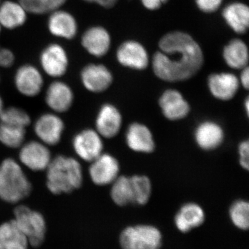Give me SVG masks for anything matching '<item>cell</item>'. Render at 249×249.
<instances>
[{"mask_svg": "<svg viewBox=\"0 0 249 249\" xmlns=\"http://www.w3.org/2000/svg\"><path fill=\"white\" fill-rule=\"evenodd\" d=\"M154 54L152 69L156 76L167 82H180L196 75L204 65L202 49L189 34L173 31L159 42Z\"/></svg>", "mask_w": 249, "mask_h": 249, "instance_id": "1", "label": "cell"}, {"mask_svg": "<svg viewBox=\"0 0 249 249\" xmlns=\"http://www.w3.org/2000/svg\"><path fill=\"white\" fill-rule=\"evenodd\" d=\"M47 172V188L54 195L70 193L78 189L83 181V169L76 159L57 156L52 158Z\"/></svg>", "mask_w": 249, "mask_h": 249, "instance_id": "2", "label": "cell"}, {"mask_svg": "<svg viewBox=\"0 0 249 249\" xmlns=\"http://www.w3.org/2000/svg\"><path fill=\"white\" fill-rule=\"evenodd\" d=\"M32 186L22 166L14 159L0 164V199L16 204L31 194Z\"/></svg>", "mask_w": 249, "mask_h": 249, "instance_id": "3", "label": "cell"}, {"mask_svg": "<svg viewBox=\"0 0 249 249\" xmlns=\"http://www.w3.org/2000/svg\"><path fill=\"white\" fill-rule=\"evenodd\" d=\"M21 231L27 237L32 247H40L45 240L46 222L42 214L27 206H18L15 209L13 219Z\"/></svg>", "mask_w": 249, "mask_h": 249, "instance_id": "4", "label": "cell"}, {"mask_svg": "<svg viewBox=\"0 0 249 249\" xmlns=\"http://www.w3.org/2000/svg\"><path fill=\"white\" fill-rule=\"evenodd\" d=\"M120 244L123 249H160L162 235L153 226H134L121 232Z\"/></svg>", "mask_w": 249, "mask_h": 249, "instance_id": "5", "label": "cell"}, {"mask_svg": "<svg viewBox=\"0 0 249 249\" xmlns=\"http://www.w3.org/2000/svg\"><path fill=\"white\" fill-rule=\"evenodd\" d=\"M19 160L21 164L38 172L47 169L52 157L49 146L40 141H31L20 147Z\"/></svg>", "mask_w": 249, "mask_h": 249, "instance_id": "6", "label": "cell"}, {"mask_svg": "<svg viewBox=\"0 0 249 249\" xmlns=\"http://www.w3.org/2000/svg\"><path fill=\"white\" fill-rule=\"evenodd\" d=\"M64 129L63 121L54 112L42 114L34 124L36 135L47 146H53L60 142Z\"/></svg>", "mask_w": 249, "mask_h": 249, "instance_id": "7", "label": "cell"}, {"mask_svg": "<svg viewBox=\"0 0 249 249\" xmlns=\"http://www.w3.org/2000/svg\"><path fill=\"white\" fill-rule=\"evenodd\" d=\"M72 145L76 155L89 163L103 153L102 137L94 129H86L77 134Z\"/></svg>", "mask_w": 249, "mask_h": 249, "instance_id": "8", "label": "cell"}, {"mask_svg": "<svg viewBox=\"0 0 249 249\" xmlns=\"http://www.w3.org/2000/svg\"><path fill=\"white\" fill-rule=\"evenodd\" d=\"M89 173L93 183L98 186H106L115 181L119 175V161L112 155L102 153L90 162Z\"/></svg>", "mask_w": 249, "mask_h": 249, "instance_id": "9", "label": "cell"}, {"mask_svg": "<svg viewBox=\"0 0 249 249\" xmlns=\"http://www.w3.org/2000/svg\"><path fill=\"white\" fill-rule=\"evenodd\" d=\"M116 57L121 65L133 70H143L148 66L146 49L137 41L128 40L121 44Z\"/></svg>", "mask_w": 249, "mask_h": 249, "instance_id": "10", "label": "cell"}, {"mask_svg": "<svg viewBox=\"0 0 249 249\" xmlns=\"http://www.w3.org/2000/svg\"><path fill=\"white\" fill-rule=\"evenodd\" d=\"M15 85L21 94L34 97L40 93L43 87V78L36 67L23 65L16 71Z\"/></svg>", "mask_w": 249, "mask_h": 249, "instance_id": "11", "label": "cell"}, {"mask_svg": "<svg viewBox=\"0 0 249 249\" xmlns=\"http://www.w3.org/2000/svg\"><path fill=\"white\" fill-rule=\"evenodd\" d=\"M42 69L47 75L58 78L66 73L68 58L65 49L58 44H52L44 49L40 56Z\"/></svg>", "mask_w": 249, "mask_h": 249, "instance_id": "12", "label": "cell"}, {"mask_svg": "<svg viewBox=\"0 0 249 249\" xmlns=\"http://www.w3.org/2000/svg\"><path fill=\"white\" fill-rule=\"evenodd\" d=\"M82 83L88 91L100 93L106 91L113 81L111 71L103 65L90 64L81 71Z\"/></svg>", "mask_w": 249, "mask_h": 249, "instance_id": "13", "label": "cell"}, {"mask_svg": "<svg viewBox=\"0 0 249 249\" xmlns=\"http://www.w3.org/2000/svg\"><path fill=\"white\" fill-rule=\"evenodd\" d=\"M121 124L122 116L119 109L113 105H103L96 117V132L102 138H113L119 133Z\"/></svg>", "mask_w": 249, "mask_h": 249, "instance_id": "14", "label": "cell"}, {"mask_svg": "<svg viewBox=\"0 0 249 249\" xmlns=\"http://www.w3.org/2000/svg\"><path fill=\"white\" fill-rule=\"evenodd\" d=\"M71 88L61 81L53 82L46 92L45 102L53 112L65 113L71 108L73 102Z\"/></svg>", "mask_w": 249, "mask_h": 249, "instance_id": "15", "label": "cell"}, {"mask_svg": "<svg viewBox=\"0 0 249 249\" xmlns=\"http://www.w3.org/2000/svg\"><path fill=\"white\" fill-rule=\"evenodd\" d=\"M208 85L214 98L221 101H229L238 91L240 80L232 73H213L209 77Z\"/></svg>", "mask_w": 249, "mask_h": 249, "instance_id": "16", "label": "cell"}, {"mask_svg": "<svg viewBox=\"0 0 249 249\" xmlns=\"http://www.w3.org/2000/svg\"><path fill=\"white\" fill-rule=\"evenodd\" d=\"M160 106L163 115L170 121L181 120L190 111L189 104L182 94L175 89L166 90L162 94Z\"/></svg>", "mask_w": 249, "mask_h": 249, "instance_id": "17", "label": "cell"}, {"mask_svg": "<svg viewBox=\"0 0 249 249\" xmlns=\"http://www.w3.org/2000/svg\"><path fill=\"white\" fill-rule=\"evenodd\" d=\"M111 37L109 33L101 27L90 28L82 37V45L88 53L101 58L110 48Z\"/></svg>", "mask_w": 249, "mask_h": 249, "instance_id": "18", "label": "cell"}, {"mask_svg": "<svg viewBox=\"0 0 249 249\" xmlns=\"http://www.w3.org/2000/svg\"><path fill=\"white\" fill-rule=\"evenodd\" d=\"M195 138L197 145L204 150L217 148L222 143L224 132L222 127L213 121H204L196 127Z\"/></svg>", "mask_w": 249, "mask_h": 249, "instance_id": "19", "label": "cell"}, {"mask_svg": "<svg viewBox=\"0 0 249 249\" xmlns=\"http://www.w3.org/2000/svg\"><path fill=\"white\" fill-rule=\"evenodd\" d=\"M126 142L129 148L135 152L150 153L155 150L152 132L146 126L138 123L129 125L126 133Z\"/></svg>", "mask_w": 249, "mask_h": 249, "instance_id": "20", "label": "cell"}, {"mask_svg": "<svg viewBox=\"0 0 249 249\" xmlns=\"http://www.w3.org/2000/svg\"><path fill=\"white\" fill-rule=\"evenodd\" d=\"M49 30L57 37L72 39L76 36L77 23L70 13L56 10L52 13L48 21Z\"/></svg>", "mask_w": 249, "mask_h": 249, "instance_id": "21", "label": "cell"}, {"mask_svg": "<svg viewBox=\"0 0 249 249\" xmlns=\"http://www.w3.org/2000/svg\"><path fill=\"white\" fill-rule=\"evenodd\" d=\"M205 214L201 206L194 203L184 204L175 217V224L178 231L189 232L204 222Z\"/></svg>", "mask_w": 249, "mask_h": 249, "instance_id": "22", "label": "cell"}, {"mask_svg": "<svg viewBox=\"0 0 249 249\" xmlns=\"http://www.w3.org/2000/svg\"><path fill=\"white\" fill-rule=\"evenodd\" d=\"M223 18L232 30L238 34H245L249 27V9L243 3L228 5L222 13Z\"/></svg>", "mask_w": 249, "mask_h": 249, "instance_id": "23", "label": "cell"}, {"mask_svg": "<svg viewBox=\"0 0 249 249\" xmlns=\"http://www.w3.org/2000/svg\"><path fill=\"white\" fill-rule=\"evenodd\" d=\"M29 242L14 220L0 225V249H27Z\"/></svg>", "mask_w": 249, "mask_h": 249, "instance_id": "24", "label": "cell"}, {"mask_svg": "<svg viewBox=\"0 0 249 249\" xmlns=\"http://www.w3.org/2000/svg\"><path fill=\"white\" fill-rule=\"evenodd\" d=\"M27 13L20 3L5 1L0 5V25L9 29L20 27L26 22Z\"/></svg>", "mask_w": 249, "mask_h": 249, "instance_id": "25", "label": "cell"}, {"mask_svg": "<svg viewBox=\"0 0 249 249\" xmlns=\"http://www.w3.org/2000/svg\"><path fill=\"white\" fill-rule=\"evenodd\" d=\"M223 57L231 68L242 70L248 66V47L240 39L232 40L224 47Z\"/></svg>", "mask_w": 249, "mask_h": 249, "instance_id": "26", "label": "cell"}, {"mask_svg": "<svg viewBox=\"0 0 249 249\" xmlns=\"http://www.w3.org/2000/svg\"><path fill=\"white\" fill-rule=\"evenodd\" d=\"M111 184V199L116 204L124 206L134 204L133 191L130 178L118 177Z\"/></svg>", "mask_w": 249, "mask_h": 249, "instance_id": "27", "label": "cell"}, {"mask_svg": "<svg viewBox=\"0 0 249 249\" xmlns=\"http://www.w3.org/2000/svg\"><path fill=\"white\" fill-rule=\"evenodd\" d=\"M26 128L0 123V142L10 148H18L24 144Z\"/></svg>", "mask_w": 249, "mask_h": 249, "instance_id": "28", "label": "cell"}, {"mask_svg": "<svg viewBox=\"0 0 249 249\" xmlns=\"http://www.w3.org/2000/svg\"><path fill=\"white\" fill-rule=\"evenodd\" d=\"M67 0H19V2L27 11L33 14H45L60 9Z\"/></svg>", "mask_w": 249, "mask_h": 249, "instance_id": "29", "label": "cell"}, {"mask_svg": "<svg viewBox=\"0 0 249 249\" xmlns=\"http://www.w3.org/2000/svg\"><path fill=\"white\" fill-rule=\"evenodd\" d=\"M133 191L134 204H146L152 193L150 180L145 176L135 175L130 178Z\"/></svg>", "mask_w": 249, "mask_h": 249, "instance_id": "30", "label": "cell"}, {"mask_svg": "<svg viewBox=\"0 0 249 249\" xmlns=\"http://www.w3.org/2000/svg\"><path fill=\"white\" fill-rule=\"evenodd\" d=\"M0 123L27 128L31 124V119L30 116L24 109L9 107L3 109L0 115Z\"/></svg>", "mask_w": 249, "mask_h": 249, "instance_id": "31", "label": "cell"}, {"mask_svg": "<svg viewBox=\"0 0 249 249\" xmlns=\"http://www.w3.org/2000/svg\"><path fill=\"white\" fill-rule=\"evenodd\" d=\"M230 217L234 225L242 230L249 227V204L247 201L239 200L232 204L230 209Z\"/></svg>", "mask_w": 249, "mask_h": 249, "instance_id": "32", "label": "cell"}, {"mask_svg": "<svg viewBox=\"0 0 249 249\" xmlns=\"http://www.w3.org/2000/svg\"><path fill=\"white\" fill-rule=\"evenodd\" d=\"M196 6L202 12H215L222 4L223 0H196Z\"/></svg>", "mask_w": 249, "mask_h": 249, "instance_id": "33", "label": "cell"}, {"mask_svg": "<svg viewBox=\"0 0 249 249\" xmlns=\"http://www.w3.org/2000/svg\"><path fill=\"white\" fill-rule=\"evenodd\" d=\"M239 154H240V163L242 168L249 170V142L245 141L241 142L239 145Z\"/></svg>", "mask_w": 249, "mask_h": 249, "instance_id": "34", "label": "cell"}, {"mask_svg": "<svg viewBox=\"0 0 249 249\" xmlns=\"http://www.w3.org/2000/svg\"><path fill=\"white\" fill-rule=\"evenodd\" d=\"M15 56L9 49L0 47V67H9L14 63Z\"/></svg>", "mask_w": 249, "mask_h": 249, "instance_id": "35", "label": "cell"}, {"mask_svg": "<svg viewBox=\"0 0 249 249\" xmlns=\"http://www.w3.org/2000/svg\"><path fill=\"white\" fill-rule=\"evenodd\" d=\"M168 0H142V5L147 9L155 11L160 9Z\"/></svg>", "mask_w": 249, "mask_h": 249, "instance_id": "36", "label": "cell"}, {"mask_svg": "<svg viewBox=\"0 0 249 249\" xmlns=\"http://www.w3.org/2000/svg\"><path fill=\"white\" fill-rule=\"evenodd\" d=\"M90 3H96L106 9H111L114 7L118 2V0H84Z\"/></svg>", "mask_w": 249, "mask_h": 249, "instance_id": "37", "label": "cell"}, {"mask_svg": "<svg viewBox=\"0 0 249 249\" xmlns=\"http://www.w3.org/2000/svg\"><path fill=\"white\" fill-rule=\"evenodd\" d=\"M240 83L246 89H249V67H246L242 69V73H241Z\"/></svg>", "mask_w": 249, "mask_h": 249, "instance_id": "38", "label": "cell"}, {"mask_svg": "<svg viewBox=\"0 0 249 249\" xmlns=\"http://www.w3.org/2000/svg\"><path fill=\"white\" fill-rule=\"evenodd\" d=\"M4 109V103H3L2 98L0 96V115H1V112H2Z\"/></svg>", "mask_w": 249, "mask_h": 249, "instance_id": "39", "label": "cell"}, {"mask_svg": "<svg viewBox=\"0 0 249 249\" xmlns=\"http://www.w3.org/2000/svg\"><path fill=\"white\" fill-rule=\"evenodd\" d=\"M245 107H246V111H247V114L249 115V98H247L246 99L245 102Z\"/></svg>", "mask_w": 249, "mask_h": 249, "instance_id": "40", "label": "cell"}, {"mask_svg": "<svg viewBox=\"0 0 249 249\" xmlns=\"http://www.w3.org/2000/svg\"><path fill=\"white\" fill-rule=\"evenodd\" d=\"M1 26L0 25V31H1Z\"/></svg>", "mask_w": 249, "mask_h": 249, "instance_id": "41", "label": "cell"}]
</instances>
